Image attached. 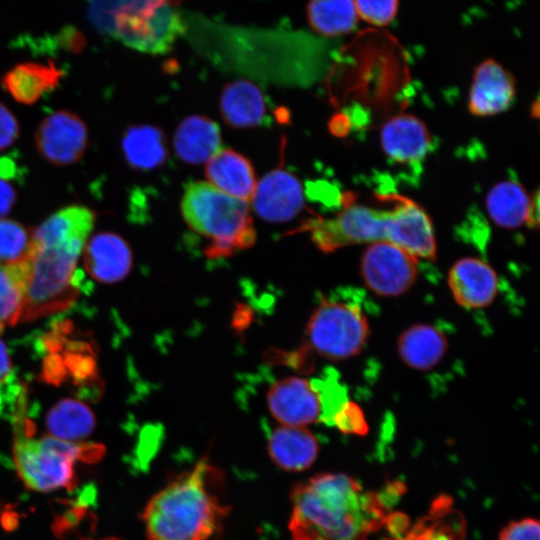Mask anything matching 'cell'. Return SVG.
<instances>
[{"mask_svg":"<svg viewBox=\"0 0 540 540\" xmlns=\"http://www.w3.org/2000/svg\"><path fill=\"white\" fill-rule=\"evenodd\" d=\"M95 424L91 409L74 399L61 400L52 407L46 417V426L51 436L69 442L88 437Z\"/></svg>","mask_w":540,"mask_h":540,"instance_id":"obj_27","label":"cell"},{"mask_svg":"<svg viewBox=\"0 0 540 540\" xmlns=\"http://www.w3.org/2000/svg\"><path fill=\"white\" fill-rule=\"evenodd\" d=\"M308 347L329 360L351 358L363 349L370 327L364 312L356 305L323 299L306 326Z\"/></svg>","mask_w":540,"mask_h":540,"instance_id":"obj_7","label":"cell"},{"mask_svg":"<svg viewBox=\"0 0 540 540\" xmlns=\"http://www.w3.org/2000/svg\"><path fill=\"white\" fill-rule=\"evenodd\" d=\"M12 377V362L6 345L0 340V384Z\"/></svg>","mask_w":540,"mask_h":540,"instance_id":"obj_37","label":"cell"},{"mask_svg":"<svg viewBox=\"0 0 540 540\" xmlns=\"http://www.w3.org/2000/svg\"><path fill=\"white\" fill-rule=\"evenodd\" d=\"M359 19L376 26L389 25L396 17L399 0H354Z\"/></svg>","mask_w":540,"mask_h":540,"instance_id":"obj_32","label":"cell"},{"mask_svg":"<svg viewBox=\"0 0 540 540\" xmlns=\"http://www.w3.org/2000/svg\"><path fill=\"white\" fill-rule=\"evenodd\" d=\"M9 179L0 175V219L9 213L17 198L16 190Z\"/></svg>","mask_w":540,"mask_h":540,"instance_id":"obj_36","label":"cell"},{"mask_svg":"<svg viewBox=\"0 0 540 540\" xmlns=\"http://www.w3.org/2000/svg\"><path fill=\"white\" fill-rule=\"evenodd\" d=\"M380 141L386 155L400 164L420 162L431 145L424 122L410 114L389 119L381 129Z\"/></svg>","mask_w":540,"mask_h":540,"instance_id":"obj_16","label":"cell"},{"mask_svg":"<svg viewBox=\"0 0 540 540\" xmlns=\"http://www.w3.org/2000/svg\"><path fill=\"white\" fill-rule=\"evenodd\" d=\"M320 403V419L325 424H331L334 415L348 401L346 389L335 377L334 372H326L321 377L310 381Z\"/></svg>","mask_w":540,"mask_h":540,"instance_id":"obj_30","label":"cell"},{"mask_svg":"<svg viewBox=\"0 0 540 540\" xmlns=\"http://www.w3.org/2000/svg\"><path fill=\"white\" fill-rule=\"evenodd\" d=\"M181 213L193 231L211 240L205 249L210 258L230 256L251 247L256 240L250 203L208 182L187 185L181 199Z\"/></svg>","mask_w":540,"mask_h":540,"instance_id":"obj_4","label":"cell"},{"mask_svg":"<svg viewBox=\"0 0 540 540\" xmlns=\"http://www.w3.org/2000/svg\"><path fill=\"white\" fill-rule=\"evenodd\" d=\"M266 101L261 89L248 80L226 85L220 98L224 121L234 128L260 125L266 117Z\"/></svg>","mask_w":540,"mask_h":540,"instance_id":"obj_21","label":"cell"},{"mask_svg":"<svg viewBox=\"0 0 540 540\" xmlns=\"http://www.w3.org/2000/svg\"><path fill=\"white\" fill-rule=\"evenodd\" d=\"M86 241L32 246L27 264L21 322L67 309L78 296L76 264Z\"/></svg>","mask_w":540,"mask_h":540,"instance_id":"obj_5","label":"cell"},{"mask_svg":"<svg viewBox=\"0 0 540 540\" xmlns=\"http://www.w3.org/2000/svg\"><path fill=\"white\" fill-rule=\"evenodd\" d=\"M150 1L153 0H87V16L96 30L110 36L118 14Z\"/></svg>","mask_w":540,"mask_h":540,"instance_id":"obj_31","label":"cell"},{"mask_svg":"<svg viewBox=\"0 0 540 540\" xmlns=\"http://www.w3.org/2000/svg\"><path fill=\"white\" fill-rule=\"evenodd\" d=\"M185 26L169 0H153L118 14L110 36L148 54L168 52Z\"/></svg>","mask_w":540,"mask_h":540,"instance_id":"obj_8","label":"cell"},{"mask_svg":"<svg viewBox=\"0 0 540 540\" xmlns=\"http://www.w3.org/2000/svg\"><path fill=\"white\" fill-rule=\"evenodd\" d=\"M221 133L216 122L205 116L193 115L181 121L174 135L178 156L190 164H202L221 148Z\"/></svg>","mask_w":540,"mask_h":540,"instance_id":"obj_19","label":"cell"},{"mask_svg":"<svg viewBox=\"0 0 540 540\" xmlns=\"http://www.w3.org/2000/svg\"><path fill=\"white\" fill-rule=\"evenodd\" d=\"M63 72L49 61L47 64L24 62L5 73L3 89L22 104H33L45 93L55 89Z\"/></svg>","mask_w":540,"mask_h":540,"instance_id":"obj_20","label":"cell"},{"mask_svg":"<svg viewBox=\"0 0 540 540\" xmlns=\"http://www.w3.org/2000/svg\"><path fill=\"white\" fill-rule=\"evenodd\" d=\"M2 524L5 529H13L17 526V515H14L12 512L4 513L2 518Z\"/></svg>","mask_w":540,"mask_h":540,"instance_id":"obj_38","label":"cell"},{"mask_svg":"<svg viewBox=\"0 0 540 540\" xmlns=\"http://www.w3.org/2000/svg\"><path fill=\"white\" fill-rule=\"evenodd\" d=\"M330 426L338 428L342 433L359 436L366 435L369 429L360 406L349 400L334 415Z\"/></svg>","mask_w":540,"mask_h":540,"instance_id":"obj_33","label":"cell"},{"mask_svg":"<svg viewBox=\"0 0 540 540\" xmlns=\"http://www.w3.org/2000/svg\"><path fill=\"white\" fill-rule=\"evenodd\" d=\"M208 183L220 191L250 203L257 181L251 162L232 149H221L206 162Z\"/></svg>","mask_w":540,"mask_h":540,"instance_id":"obj_17","label":"cell"},{"mask_svg":"<svg viewBox=\"0 0 540 540\" xmlns=\"http://www.w3.org/2000/svg\"><path fill=\"white\" fill-rule=\"evenodd\" d=\"M102 540H123V539H120V538H117V537H107V538H104Z\"/></svg>","mask_w":540,"mask_h":540,"instance_id":"obj_39","label":"cell"},{"mask_svg":"<svg viewBox=\"0 0 540 540\" xmlns=\"http://www.w3.org/2000/svg\"><path fill=\"white\" fill-rule=\"evenodd\" d=\"M268 453L281 469L300 472L316 460L319 444L315 435L303 426H281L268 439Z\"/></svg>","mask_w":540,"mask_h":540,"instance_id":"obj_18","label":"cell"},{"mask_svg":"<svg viewBox=\"0 0 540 540\" xmlns=\"http://www.w3.org/2000/svg\"><path fill=\"white\" fill-rule=\"evenodd\" d=\"M448 286L459 306L480 309L494 301L499 280L494 269L485 261L464 257L457 260L449 270Z\"/></svg>","mask_w":540,"mask_h":540,"instance_id":"obj_14","label":"cell"},{"mask_svg":"<svg viewBox=\"0 0 540 540\" xmlns=\"http://www.w3.org/2000/svg\"><path fill=\"white\" fill-rule=\"evenodd\" d=\"M292 540H367L386 520L383 503L343 473H320L291 491Z\"/></svg>","mask_w":540,"mask_h":540,"instance_id":"obj_1","label":"cell"},{"mask_svg":"<svg viewBox=\"0 0 540 540\" xmlns=\"http://www.w3.org/2000/svg\"><path fill=\"white\" fill-rule=\"evenodd\" d=\"M31 250V231L15 220L0 219V264L26 260Z\"/></svg>","mask_w":540,"mask_h":540,"instance_id":"obj_29","label":"cell"},{"mask_svg":"<svg viewBox=\"0 0 540 540\" xmlns=\"http://www.w3.org/2000/svg\"><path fill=\"white\" fill-rule=\"evenodd\" d=\"M306 15L312 30L325 37L349 34L359 21L354 0H309Z\"/></svg>","mask_w":540,"mask_h":540,"instance_id":"obj_26","label":"cell"},{"mask_svg":"<svg viewBox=\"0 0 540 540\" xmlns=\"http://www.w3.org/2000/svg\"><path fill=\"white\" fill-rule=\"evenodd\" d=\"M15 426L14 463L24 485L33 491L51 492L76 483L74 463L96 462L105 454L99 444L75 443L51 435L33 439L23 418Z\"/></svg>","mask_w":540,"mask_h":540,"instance_id":"obj_6","label":"cell"},{"mask_svg":"<svg viewBox=\"0 0 540 540\" xmlns=\"http://www.w3.org/2000/svg\"><path fill=\"white\" fill-rule=\"evenodd\" d=\"M448 348L445 335L429 324H415L401 333L397 351L401 360L410 368L427 371L435 367Z\"/></svg>","mask_w":540,"mask_h":540,"instance_id":"obj_22","label":"cell"},{"mask_svg":"<svg viewBox=\"0 0 540 540\" xmlns=\"http://www.w3.org/2000/svg\"><path fill=\"white\" fill-rule=\"evenodd\" d=\"M20 134L19 123L14 114L0 103V150L10 147Z\"/></svg>","mask_w":540,"mask_h":540,"instance_id":"obj_35","label":"cell"},{"mask_svg":"<svg viewBox=\"0 0 540 540\" xmlns=\"http://www.w3.org/2000/svg\"><path fill=\"white\" fill-rule=\"evenodd\" d=\"M272 416L285 426H305L320 419V403L311 383L300 377L275 382L267 394Z\"/></svg>","mask_w":540,"mask_h":540,"instance_id":"obj_13","label":"cell"},{"mask_svg":"<svg viewBox=\"0 0 540 540\" xmlns=\"http://www.w3.org/2000/svg\"><path fill=\"white\" fill-rule=\"evenodd\" d=\"M515 93L513 75L494 59H486L474 71L468 109L474 116L497 115L511 106Z\"/></svg>","mask_w":540,"mask_h":540,"instance_id":"obj_12","label":"cell"},{"mask_svg":"<svg viewBox=\"0 0 540 540\" xmlns=\"http://www.w3.org/2000/svg\"><path fill=\"white\" fill-rule=\"evenodd\" d=\"M533 199L515 180L497 183L488 193L486 208L499 227L515 229L529 223Z\"/></svg>","mask_w":540,"mask_h":540,"instance_id":"obj_24","label":"cell"},{"mask_svg":"<svg viewBox=\"0 0 540 540\" xmlns=\"http://www.w3.org/2000/svg\"><path fill=\"white\" fill-rule=\"evenodd\" d=\"M88 144V129L75 113L59 110L45 117L35 133L39 154L49 163L67 166L83 156Z\"/></svg>","mask_w":540,"mask_h":540,"instance_id":"obj_10","label":"cell"},{"mask_svg":"<svg viewBox=\"0 0 540 540\" xmlns=\"http://www.w3.org/2000/svg\"><path fill=\"white\" fill-rule=\"evenodd\" d=\"M499 540H540L539 522L530 517L510 522L501 530Z\"/></svg>","mask_w":540,"mask_h":540,"instance_id":"obj_34","label":"cell"},{"mask_svg":"<svg viewBox=\"0 0 540 540\" xmlns=\"http://www.w3.org/2000/svg\"><path fill=\"white\" fill-rule=\"evenodd\" d=\"M95 222L94 212L80 205L62 208L31 230V245L41 246L72 240L87 241Z\"/></svg>","mask_w":540,"mask_h":540,"instance_id":"obj_23","label":"cell"},{"mask_svg":"<svg viewBox=\"0 0 540 540\" xmlns=\"http://www.w3.org/2000/svg\"><path fill=\"white\" fill-rule=\"evenodd\" d=\"M121 147L126 162L134 169L152 170L168 155L165 135L152 125H132L123 133Z\"/></svg>","mask_w":540,"mask_h":540,"instance_id":"obj_25","label":"cell"},{"mask_svg":"<svg viewBox=\"0 0 540 540\" xmlns=\"http://www.w3.org/2000/svg\"><path fill=\"white\" fill-rule=\"evenodd\" d=\"M417 258L390 242L371 243L364 251L360 273L365 285L384 297L407 292L418 276Z\"/></svg>","mask_w":540,"mask_h":540,"instance_id":"obj_9","label":"cell"},{"mask_svg":"<svg viewBox=\"0 0 540 540\" xmlns=\"http://www.w3.org/2000/svg\"><path fill=\"white\" fill-rule=\"evenodd\" d=\"M222 479L207 458L172 478L141 513L147 539L209 540L230 510L220 497Z\"/></svg>","mask_w":540,"mask_h":540,"instance_id":"obj_3","label":"cell"},{"mask_svg":"<svg viewBox=\"0 0 540 540\" xmlns=\"http://www.w3.org/2000/svg\"><path fill=\"white\" fill-rule=\"evenodd\" d=\"M393 198L394 205L388 209L348 204L334 217L311 219L302 228L311 232L316 247L326 253L354 244L390 242L417 259L435 260V235L425 210L411 199Z\"/></svg>","mask_w":540,"mask_h":540,"instance_id":"obj_2","label":"cell"},{"mask_svg":"<svg viewBox=\"0 0 540 540\" xmlns=\"http://www.w3.org/2000/svg\"><path fill=\"white\" fill-rule=\"evenodd\" d=\"M27 277L26 261L0 264V333L19 322Z\"/></svg>","mask_w":540,"mask_h":540,"instance_id":"obj_28","label":"cell"},{"mask_svg":"<svg viewBox=\"0 0 540 540\" xmlns=\"http://www.w3.org/2000/svg\"><path fill=\"white\" fill-rule=\"evenodd\" d=\"M86 271L98 282L115 283L128 275L132 267V251L118 234L101 232L86 241L83 247Z\"/></svg>","mask_w":540,"mask_h":540,"instance_id":"obj_15","label":"cell"},{"mask_svg":"<svg viewBox=\"0 0 540 540\" xmlns=\"http://www.w3.org/2000/svg\"><path fill=\"white\" fill-rule=\"evenodd\" d=\"M250 203L257 215L266 221H288L304 206L303 189L295 175L277 168L257 183Z\"/></svg>","mask_w":540,"mask_h":540,"instance_id":"obj_11","label":"cell"}]
</instances>
